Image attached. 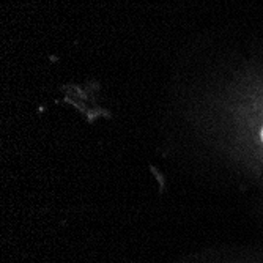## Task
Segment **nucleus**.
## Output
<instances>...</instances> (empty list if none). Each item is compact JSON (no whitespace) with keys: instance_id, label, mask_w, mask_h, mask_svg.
<instances>
[{"instance_id":"1","label":"nucleus","mask_w":263,"mask_h":263,"mask_svg":"<svg viewBox=\"0 0 263 263\" xmlns=\"http://www.w3.org/2000/svg\"><path fill=\"white\" fill-rule=\"evenodd\" d=\"M261 139H263V129H261Z\"/></svg>"}]
</instances>
